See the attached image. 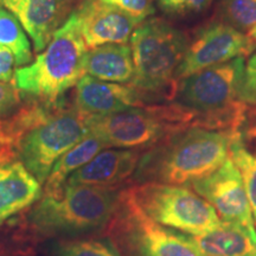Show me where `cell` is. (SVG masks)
Segmentation results:
<instances>
[{
	"mask_svg": "<svg viewBox=\"0 0 256 256\" xmlns=\"http://www.w3.org/2000/svg\"><path fill=\"white\" fill-rule=\"evenodd\" d=\"M232 136L220 130L191 127L168 138L138 164V177L154 183L188 186L208 177L229 156Z\"/></svg>",
	"mask_w": 256,
	"mask_h": 256,
	"instance_id": "cell-1",
	"label": "cell"
},
{
	"mask_svg": "<svg viewBox=\"0 0 256 256\" xmlns=\"http://www.w3.org/2000/svg\"><path fill=\"white\" fill-rule=\"evenodd\" d=\"M244 68V58L238 57L180 80L174 90V104L197 115L194 127L240 133L247 110L246 104L238 98Z\"/></svg>",
	"mask_w": 256,
	"mask_h": 256,
	"instance_id": "cell-2",
	"label": "cell"
},
{
	"mask_svg": "<svg viewBox=\"0 0 256 256\" xmlns=\"http://www.w3.org/2000/svg\"><path fill=\"white\" fill-rule=\"evenodd\" d=\"M87 51L78 17L72 11L46 50L32 63L14 70V86L23 94L56 101L84 76L83 60Z\"/></svg>",
	"mask_w": 256,
	"mask_h": 256,
	"instance_id": "cell-3",
	"label": "cell"
},
{
	"mask_svg": "<svg viewBox=\"0 0 256 256\" xmlns=\"http://www.w3.org/2000/svg\"><path fill=\"white\" fill-rule=\"evenodd\" d=\"M188 40L184 32L159 18L147 19L130 36L134 78L130 82L145 100L168 94L174 98V76L184 58Z\"/></svg>",
	"mask_w": 256,
	"mask_h": 256,
	"instance_id": "cell-4",
	"label": "cell"
},
{
	"mask_svg": "<svg viewBox=\"0 0 256 256\" xmlns=\"http://www.w3.org/2000/svg\"><path fill=\"white\" fill-rule=\"evenodd\" d=\"M197 115L177 104L154 107H134L108 115H88V136L98 138L107 147L138 148L164 142L168 138L194 127Z\"/></svg>",
	"mask_w": 256,
	"mask_h": 256,
	"instance_id": "cell-5",
	"label": "cell"
},
{
	"mask_svg": "<svg viewBox=\"0 0 256 256\" xmlns=\"http://www.w3.org/2000/svg\"><path fill=\"white\" fill-rule=\"evenodd\" d=\"M116 204V194L112 188L66 185L57 196H44L31 220L43 232H89L104 226Z\"/></svg>",
	"mask_w": 256,
	"mask_h": 256,
	"instance_id": "cell-6",
	"label": "cell"
},
{
	"mask_svg": "<svg viewBox=\"0 0 256 256\" xmlns=\"http://www.w3.org/2000/svg\"><path fill=\"white\" fill-rule=\"evenodd\" d=\"M140 210L160 226L200 236L220 222L215 208L183 185L146 183L128 194Z\"/></svg>",
	"mask_w": 256,
	"mask_h": 256,
	"instance_id": "cell-7",
	"label": "cell"
},
{
	"mask_svg": "<svg viewBox=\"0 0 256 256\" xmlns=\"http://www.w3.org/2000/svg\"><path fill=\"white\" fill-rule=\"evenodd\" d=\"M86 116L76 110L43 118L34 124H24L18 150L22 162L40 183H44L60 156L88 136Z\"/></svg>",
	"mask_w": 256,
	"mask_h": 256,
	"instance_id": "cell-8",
	"label": "cell"
},
{
	"mask_svg": "<svg viewBox=\"0 0 256 256\" xmlns=\"http://www.w3.org/2000/svg\"><path fill=\"white\" fill-rule=\"evenodd\" d=\"M256 49V43L244 32L224 22H214L202 28L194 40L188 42L184 58L176 72L179 82L210 66L230 62L238 57L249 56Z\"/></svg>",
	"mask_w": 256,
	"mask_h": 256,
	"instance_id": "cell-9",
	"label": "cell"
},
{
	"mask_svg": "<svg viewBox=\"0 0 256 256\" xmlns=\"http://www.w3.org/2000/svg\"><path fill=\"white\" fill-rule=\"evenodd\" d=\"M126 240L132 256H206L194 238L164 228L127 197Z\"/></svg>",
	"mask_w": 256,
	"mask_h": 256,
	"instance_id": "cell-10",
	"label": "cell"
},
{
	"mask_svg": "<svg viewBox=\"0 0 256 256\" xmlns=\"http://www.w3.org/2000/svg\"><path fill=\"white\" fill-rule=\"evenodd\" d=\"M192 188L218 211L223 220L241 224L256 238L254 217L242 176L230 156L220 168L194 182Z\"/></svg>",
	"mask_w": 256,
	"mask_h": 256,
	"instance_id": "cell-11",
	"label": "cell"
},
{
	"mask_svg": "<svg viewBox=\"0 0 256 256\" xmlns=\"http://www.w3.org/2000/svg\"><path fill=\"white\" fill-rule=\"evenodd\" d=\"M88 49L104 44H126L139 22L98 0H83L74 11Z\"/></svg>",
	"mask_w": 256,
	"mask_h": 256,
	"instance_id": "cell-12",
	"label": "cell"
},
{
	"mask_svg": "<svg viewBox=\"0 0 256 256\" xmlns=\"http://www.w3.org/2000/svg\"><path fill=\"white\" fill-rule=\"evenodd\" d=\"M76 110L83 115H108L144 106L133 86L106 82L84 75L76 83Z\"/></svg>",
	"mask_w": 256,
	"mask_h": 256,
	"instance_id": "cell-13",
	"label": "cell"
},
{
	"mask_svg": "<svg viewBox=\"0 0 256 256\" xmlns=\"http://www.w3.org/2000/svg\"><path fill=\"white\" fill-rule=\"evenodd\" d=\"M30 36L34 50L42 51L64 23L66 0H0Z\"/></svg>",
	"mask_w": 256,
	"mask_h": 256,
	"instance_id": "cell-14",
	"label": "cell"
},
{
	"mask_svg": "<svg viewBox=\"0 0 256 256\" xmlns=\"http://www.w3.org/2000/svg\"><path fill=\"white\" fill-rule=\"evenodd\" d=\"M139 160V153L133 150H104L74 172L66 185L110 188L132 174Z\"/></svg>",
	"mask_w": 256,
	"mask_h": 256,
	"instance_id": "cell-15",
	"label": "cell"
},
{
	"mask_svg": "<svg viewBox=\"0 0 256 256\" xmlns=\"http://www.w3.org/2000/svg\"><path fill=\"white\" fill-rule=\"evenodd\" d=\"M40 194V183L23 162H0V226L32 206Z\"/></svg>",
	"mask_w": 256,
	"mask_h": 256,
	"instance_id": "cell-16",
	"label": "cell"
},
{
	"mask_svg": "<svg viewBox=\"0 0 256 256\" xmlns=\"http://www.w3.org/2000/svg\"><path fill=\"white\" fill-rule=\"evenodd\" d=\"M83 72L106 82L130 83L134 78L132 49L127 43L89 49L83 60Z\"/></svg>",
	"mask_w": 256,
	"mask_h": 256,
	"instance_id": "cell-17",
	"label": "cell"
},
{
	"mask_svg": "<svg viewBox=\"0 0 256 256\" xmlns=\"http://www.w3.org/2000/svg\"><path fill=\"white\" fill-rule=\"evenodd\" d=\"M194 240L206 256H256V238L241 224L229 220H220Z\"/></svg>",
	"mask_w": 256,
	"mask_h": 256,
	"instance_id": "cell-18",
	"label": "cell"
},
{
	"mask_svg": "<svg viewBox=\"0 0 256 256\" xmlns=\"http://www.w3.org/2000/svg\"><path fill=\"white\" fill-rule=\"evenodd\" d=\"M106 146L98 138L87 136L72 148H70L66 154L57 160V162L51 170L49 177L46 179V194L48 196H57L64 188V183L74 172L78 171L82 166L98 154Z\"/></svg>",
	"mask_w": 256,
	"mask_h": 256,
	"instance_id": "cell-19",
	"label": "cell"
},
{
	"mask_svg": "<svg viewBox=\"0 0 256 256\" xmlns=\"http://www.w3.org/2000/svg\"><path fill=\"white\" fill-rule=\"evenodd\" d=\"M0 46L8 48L16 58V66H24L31 62L32 51L26 32L8 10L0 5Z\"/></svg>",
	"mask_w": 256,
	"mask_h": 256,
	"instance_id": "cell-20",
	"label": "cell"
},
{
	"mask_svg": "<svg viewBox=\"0 0 256 256\" xmlns=\"http://www.w3.org/2000/svg\"><path fill=\"white\" fill-rule=\"evenodd\" d=\"M229 156L242 176L252 217L256 224V156L252 154L246 148L241 140V136L232 138Z\"/></svg>",
	"mask_w": 256,
	"mask_h": 256,
	"instance_id": "cell-21",
	"label": "cell"
},
{
	"mask_svg": "<svg viewBox=\"0 0 256 256\" xmlns=\"http://www.w3.org/2000/svg\"><path fill=\"white\" fill-rule=\"evenodd\" d=\"M222 22L241 32H249L256 26V0H220Z\"/></svg>",
	"mask_w": 256,
	"mask_h": 256,
	"instance_id": "cell-22",
	"label": "cell"
},
{
	"mask_svg": "<svg viewBox=\"0 0 256 256\" xmlns=\"http://www.w3.org/2000/svg\"><path fill=\"white\" fill-rule=\"evenodd\" d=\"M56 254L57 256H120L110 242L101 240L60 243L56 248Z\"/></svg>",
	"mask_w": 256,
	"mask_h": 256,
	"instance_id": "cell-23",
	"label": "cell"
},
{
	"mask_svg": "<svg viewBox=\"0 0 256 256\" xmlns=\"http://www.w3.org/2000/svg\"><path fill=\"white\" fill-rule=\"evenodd\" d=\"M98 2L120 10L139 23L145 22L147 17L154 14L151 0H98Z\"/></svg>",
	"mask_w": 256,
	"mask_h": 256,
	"instance_id": "cell-24",
	"label": "cell"
},
{
	"mask_svg": "<svg viewBox=\"0 0 256 256\" xmlns=\"http://www.w3.org/2000/svg\"><path fill=\"white\" fill-rule=\"evenodd\" d=\"M238 98L246 104L256 106V49L246 63Z\"/></svg>",
	"mask_w": 256,
	"mask_h": 256,
	"instance_id": "cell-25",
	"label": "cell"
},
{
	"mask_svg": "<svg viewBox=\"0 0 256 256\" xmlns=\"http://www.w3.org/2000/svg\"><path fill=\"white\" fill-rule=\"evenodd\" d=\"M20 122H8L0 120V162H10L14 154V147L18 142Z\"/></svg>",
	"mask_w": 256,
	"mask_h": 256,
	"instance_id": "cell-26",
	"label": "cell"
},
{
	"mask_svg": "<svg viewBox=\"0 0 256 256\" xmlns=\"http://www.w3.org/2000/svg\"><path fill=\"white\" fill-rule=\"evenodd\" d=\"M19 104V92L14 84L0 82V118L8 115Z\"/></svg>",
	"mask_w": 256,
	"mask_h": 256,
	"instance_id": "cell-27",
	"label": "cell"
},
{
	"mask_svg": "<svg viewBox=\"0 0 256 256\" xmlns=\"http://www.w3.org/2000/svg\"><path fill=\"white\" fill-rule=\"evenodd\" d=\"M16 58L11 50L0 46V82L8 83L14 80Z\"/></svg>",
	"mask_w": 256,
	"mask_h": 256,
	"instance_id": "cell-28",
	"label": "cell"
},
{
	"mask_svg": "<svg viewBox=\"0 0 256 256\" xmlns=\"http://www.w3.org/2000/svg\"><path fill=\"white\" fill-rule=\"evenodd\" d=\"M160 8L168 14H183V0H156Z\"/></svg>",
	"mask_w": 256,
	"mask_h": 256,
	"instance_id": "cell-29",
	"label": "cell"
},
{
	"mask_svg": "<svg viewBox=\"0 0 256 256\" xmlns=\"http://www.w3.org/2000/svg\"><path fill=\"white\" fill-rule=\"evenodd\" d=\"M212 0H183L184 12H202L211 4Z\"/></svg>",
	"mask_w": 256,
	"mask_h": 256,
	"instance_id": "cell-30",
	"label": "cell"
},
{
	"mask_svg": "<svg viewBox=\"0 0 256 256\" xmlns=\"http://www.w3.org/2000/svg\"><path fill=\"white\" fill-rule=\"evenodd\" d=\"M248 36L256 42V26L248 32Z\"/></svg>",
	"mask_w": 256,
	"mask_h": 256,
	"instance_id": "cell-31",
	"label": "cell"
}]
</instances>
